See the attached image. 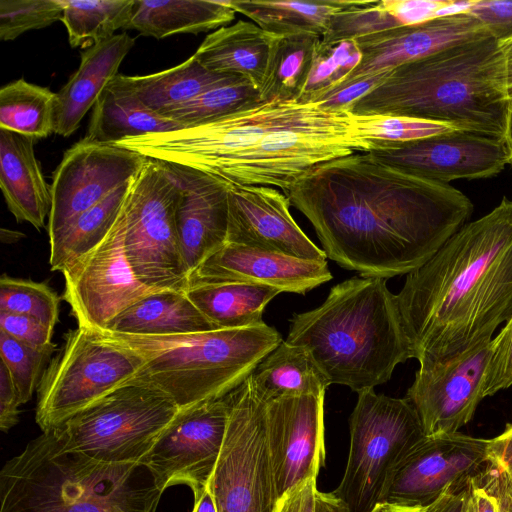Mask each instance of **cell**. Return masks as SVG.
<instances>
[{"label":"cell","instance_id":"obj_1","mask_svg":"<svg viewBox=\"0 0 512 512\" xmlns=\"http://www.w3.org/2000/svg\"><path fill=\"white\" fill-rule=\"evenodd\" d=\"M286 195L311 222L327 258L385 279L425 264L473 212L461 191L402 172L369 152L315 166Z\"/></svg>","mask_w":512,"mask_h":512},{"label":"cell","instance_id":"obj_2","mask_svg":"<svg viewBox=\"0 0 512 512\" xmlns=\"http://www.w3.org/2000/svg\"><path fill=\"white\" fill-rule=\"evenodd\" d=\"M411 358L441 362L491 341L512 316V200L466 223L396 295Z\"/></svg>","mask_w":512,"mask_h":512},{"label":"cell","instance_id":"obj_3","mask_svg":"<svg viewBox=\"0 0 512 512\" xmlns=\"http://www.w3.org/2000/svg\"><path fill=\"white\" fill-rule=\"evenodd\" d=\"M509 106L503 52L488 35L395 67L349 111L419 118L504 138Z\"/></svg>","mask_w":512,"mask_h":512},{"label":"cell","instance_id":"obj_4","mask_svg":"<svg viewBox=\"0 0 512 512\" xmlns=\"http://www.w3.org/2000/svg\"><path fill=\"white\" fill-rule=\"evenodd\" d=\"M386 280L362 276L336 284L320 306L293 315L285 341L306 347L331 384L359 392L386 383L411 358Z\"/></svg>","mask_w":512,"mask_h":512},{"label":"cell","instance_id":"obj_5","mask_svg":"<svg viewBox=\"0 0 512 512\" xmlns=\"http://www.w3.org/2000/svg\"><path fill=\"white\" fill-rule=\"evenodd\" d=\"M140 464L61 451L42 432L0 472V512H155L161 493Z\"/></svg>","mask_w":512,"mask_h":512},{"label":"cell","instance_id":"obj_6","mask_svg":"<svg viewBox=\"0 0 512 512\" xmlns=\"http://www.w3.org/2000/svg\"><path fill=\"white\" fill-rule=\"evenodd\" d=\"M103 333L143 358L134 381L161 391L180 410L229 394L283 341L265 322L164 336Z\"/></svg>","mask_w":512,"mask_h":512},{"label":"cell","instance_id":"obj_7","mask_svg":"<svg viewBox=\"0 0 512 512\" xmlns=\"http://www.w3.org/2000/svg\"><path fill=\"white\" fill-rule=\"evenodd\" d=\"M144 365L131 348L100 331L77 326L44 369L35 420L49 432L118 388L133 382Z\"/></svg>","mask_w":512,"mask_h":512},{"label":"cell","instance_id":"obj_8","mask_svg":"<svg viewBox=\"0 0 512 512\" xmlns=\"http://www.w3.org/2000/svg\"><path fill=\"white\" fill-rule=\"evenodd\" d=\"M180 409L139 381L124 385L49 431L64 452L110 464H139Z\"/></svg>","mask_w":512,"mask_h":512},{"label":"cell","instance_id":"obj_9","mask_svg":"<svg viewBox=\"0 0 512 512\" xmlns=\"http://www.w3.org/2000/svg\"><path fill=\"white\" fill-rule=\"evenodd\" d=\"M180 188L168 163L148 158L131 181L121 215L135 277L151 288L186 292L188 274L175 220Z\"/></svg>","mask_w":512,"mask_h":512},{"label":"cell","instance_id":"obj_10","mask_svg":"<svg viewBox=\"0 0 512 512\" xmlns=\"http://www.w3.org/2000/svg\"><path fill=\"white\" fill-rule=\"evenodd\" d=\"M357 394L349 418L348 460L333 493L351 512H369L379 502L393 466L425 434L407 397L377 394L373 388Z\"/></svg>","mask_w":512,"mask_h":512},{"label":"cell","instance_id":"obj_11","mask_svg":"<svg viewBox=\"0 0 512 512\" xmlns=\"http://www.w3.org/2000/svg\"><path fill=\"white\" fill-rule=\"evenodd\" d=\"M222 450L208 484L217 512H276L277 493L266 434V403L250 376L229 394Z\"/></svg>","mask_w":512,"mask_h":512},{"label":"cell","instance_id":"obj_12","mask_svg":"<svg viewBox=\"0 0 512 512\" xmlns=\"http://www.w3.org/2000/svg\"><path fill=\"white\" fill-rule=\"evenodd\" d=\"M229 414L228 394L178 412L139 462L161 494L170 486L185 484L196 497L208 487Z\"/></svg>","mask_w":512,"mask_h":512},{"label":"cell","instance_id":"obj_13","mask_svg":"<svg viewBox=\"0 0 512 512\" xmlns=\"http://www.w3.org/2000/svg\"><path fill=\"white\" fill-rule=\"evenodd\" d=\"M489 446L490 439L460 432L425 435L393 466L378 503L429 507L450 487L487 469Z\"/></svg>","mask_w":512,"mask_h":512},{"label":"cell","instance_id":"obj_14","mask_svg":"<svg viewBox=\"0 0 512 512\" xmlns=\"http://www.w3.org/2000/svg\"><path fill=\"white\" fill-rule=\"evenodd\" d=\"M124 238L120 211L107 236L61 272L65 279L64 299L78 326L103 332L122 311L162 291L135 277L126 257Z\"/></svg>","mask_w":512,"mask_h":512},{"label":"cell","instance_id":"obj_15","mask_svg":"<svg viewBox=\"0 0 512 512\" xmlns=\"http://www.w3.org/2000/svg\"><path fill=\"white\" fill-rule=\"evenodd\" d=\"M493 339L445 361L421 363L406 397L425 435L455 433L474 416L485 397Z\"/></svg>","mask_w":512,"mask_h":512},{"label":"cell","instance_id":"obj_16","mask_svg":"<svg viewBox=\"0 0 512 512\" xmlns=\"http://www.w3.org/2000/svg\"><path fill=\"white\" fill-rule=\"evenodd\" d=\"M148 157L115 144L82 139L69 148L51 183L48 235L99 203L119 186L131 181Z\"/></svg>","mask_w":512,"mask_h":512},{"label":"cell","instance_id":"obj_17","mask_svg":"<svg viewBox=\"0 0 512 512\" xmlns=\"http://www.w3.org/2000/svg\"><path fill=\"white\" fill-rule=\"evenodd\" d=\"M369 153L402 172L442 184L457 179L492 177L510 162L504 138L457 129L383 145Z\"/></svg>","mask_w":512,"mask_h":512},{"label":"cell","instance_id":"obj_18","mask_svg":"<svg viewBox=\"0 0 512 512\" xmlns=\"http://www.w3.org/2000/svg\"><path fill=\"white\" fill-rule=\"evenodd\" d=\"M324 398L298 396L266 404V434L279 498L325 464Z\"/></svg>","mask_w":512,"mask_h":512},{"label":"cell","instance_id":"obj_19","mask_svg":"<svg viewBox=\"0 0 512 512\" xmlns=\"http://www.w3.org/2000/svg\"><path fill=\"white\" fill-rule=\"evenodd\" d=\"M288 196L273 187L229 186L226 243L306 260L325 261L290 213Z\"/></svg>","mask_w":512,"mask_h":512},{"label":"cell","instance_id":"obj_20","mask_svg":"<svg viewBox=\"0 0 512 512\" xmlns=\"http://www.w3.org/2000/svg\"><path fill=\"white\" fill-rule=\"evenodd\" d=\"M332 277L326 260H306L226 243L189 275L188 288L218 283H251L281 292L305 294Z\"/></svg>","mask_w":512,"mask_h":512},{"label":"cell","instance_id":"obj_21","mask_svg":"<svg viewBox=\"0 0 512 512\" xmlns=\"http://www.w3.org/2000/svg\"><path fill=\"white\" fill-rule=\"evenodd\" d=\"M488 35L491 34L479 20L461 13L356 38L361 61L337 87Z\"/></svg>","mask_w":512,"mask_h":512},{"label":"cell","instance_id":"obj_22","mask_svg":"<svg viewBox=\"0 0 512 512\" xmlns=\"http://www.w3.org/2000/svg\"><path fill=\"white\" fill-rule=\"evenodd\" d=\"M169 165L180 181L175 220L189 277L226 244L229 185L194 169Z\"/></svg>","mask_w":512,"mask_h":512},{"label":"cell","instance_id":"obj_23","mask_svg":"<svg viewBox=\"0 0 512 512\" xmlns=\"http://www.w3.org/2000/svg\"><path fill=\"white\" fill-rule=\"evenodd\" d=\"M135 44L123 32L81 53L78 69L55 93L53 132L68 137L80 126L86 113L94 107L105 87L118 74V69Z\"/></svg>","mask_w":512,"mask_h":512},{"label":"cell","instance_id":"obj_24","mask_svg":"<svg viewBox=\"0 0 512 512\" xmlns=\"http://www.w3.org/2000/svg\"><path fill=\"white\" fill-rule=\"evenodd\" d=\"M36 142L0 128V187L6 205L18 222L40 230L49 217L52 197L35 156Z\"/></svg>","mask_w":512,"mask_h":512},{"label":"cell","instance_id":"obj_25","mask_svg":"<svg viewBox=\"0 0 512 512\" xmlns=\"http://www.w3.org/2000/svg\"><path fill=\"white\" fill-rule=\"evenodd\" d=\"M182 128L179 122L148 108L136 94L129 76L117 74L94 105L83 139L115 144L128 138Z\"/></svg>","mask_w":512,"mask_h":512},{"label":"cell","instance_id":"obj_26","mask_svg":"<svg viewBox=\"0 0 512 512\" xmlns=\"http://www.w3.org/2000/svg\"><path fill=\"white\" fill-rule=\"evenodd\" d=\"M273 39L257 24L239 20L208 34L193 55L206 69L243 78L260 90Z\"/></svg>","mask_w":512,"mask_h":512},{"label":"cell","instance_id":"obj_27","mask_svg":"<svg viewBox=\"0 0 512 512\" xmlns=\"http://www.w3.org/2000/svg\"><path fill=\"white\" fill-rule=\"evenodd\" d=\"M264 403L288 397L325 395L330 380L304 346L283 340L250 375Z\"/></svg>","mask_w":512,"mask_h":512},{"label":"cell","instance_id":"obj_28","mask_svg":"<svg viewBox=\"0 0 512 512\" xmlns=\"http://www.w3.org/2000/svg\"><path fill=\"white\" fill-rule=\"evenodd\" d=\"M217 330L186 292L162 290L150 294L117 315L105 331L164 336Z\"/></svg>","mask_w":512,"mask_h":512},{"label":"cell","instance_id":"obj_29","mask_svg":"<svg viewBox=\"0 0 512 512\" xmlns=\"http://www.w3.org/2000/svg\"><path fill=\"white\" fill-rule=\"evenodd\" d=\"M229 0H135L129 28L162 39L217 30L235 18Z\"/></svg>","mask_w":512,"mask_h":512},{"label":"cell","instance_id":"obj_30","mask_svg":"<svg viewBox=\"0 0 512 512\" xmlns=\"http://www.w3.org/2000/svg\"><path fill=\"white\" fill-rule=\"evenodd\" d=\"M356 1L229 0V4L271 34L311 33L322 37L333 16Z\"/></svg>","mask_w":512,"mask_h":512},{"label":"cell","instance_id":"obj_31","mask_svg":"<svg viewBox=\"0 0 512 512\" xmlns=\"http://www.w3.org/2000/svg\"><path fill=\"white\" fill-rule=\"evenodd\" d=\"M280 290L251 283H218L188 288L186 295L216 329L263 323L266 305Z\"/></svg>","mask_w":512,"mask_h":512},{"label":"cell","instance_id":"obj_32","mask_svg":"<svg viewBox=\"0 0 512 512\" xmlns=\"http://www.w3.org/2000/svg\"><path fill=\"white\" fill-rule=\"evenodd\" d=\"M129 80L141 101L164 116L205 91L245 79L212 72L192 55L173 68L146 76H129Z\"/></svg>","mask_w":512,"mask_h":512},{"label":"cell","instance_id":"obj_33","mask_svg":"<svg viewBox=\"0 0 512 512\" xmlns=\"http://www.w3.org/2000/svg\"><path fill=\"white\" fill-rule=\"evenodd\" d=\"M131 181L116 188L49 237L52 271L62 272L107 236L120 214Z\"/></svg>","mask_w":512,"mask_h":512},{"label":"cell","instance_id":"obj_34","mask_svg":"<svg viewBox=\"0 0 512 512\" xmlns=\"http://www.w3.org/2000/svg\"><path fill=\"white\" fill-rule=\"evenodd\" d=\"M321 37L311 33L275 35L263 84L262 101H299L311 73Z\"/></svg>","mask_w":512,"mask_h":512},{"label":"cell","instance_id":"obj_35","mask_svg":"<svg viewBox=\"0 0 512 512\" xmlns=\"http://www.w3.org/2000/svg\"><path fill=\"white\" fill-rule=\"evenodd\" d=\"M69 44L85 50L129 28L135 0H63Z\"/></svg>","mask_w":512,"mask_h":512},{"label":"cell","instance_id":"obj_36","mask_svg":"<svg viewBox=\"0 0 512 512\" xmlns=\"http://www.w3.org/2000/svg\"><path fill=\"white\" fill-rule=\"evenodd\" d=\"M55 93L18 79L0 90V128L36 141L53 132Z\"/></svg>","mask_w":512,"mask_h":512},{"label":"cell","instance_id":"obj_37","mask_svg":"<svg viewBox=\"0 0 512 512\" xmlns=\"http://www.w3.org/2000/svg\"><path fill=\"white\" fill-rule=\"evenodd\" d=\"M261 102L260 92L246 80L221 85L200 94L164 116L186 127L216 121Z\"/></svg>","mask_w":512,"mask_h":512},{"label":"cell","instance_id":"obj_38","mask_svg":"<svg viewBox=\"0 0 512 512\" xmlns=\"http://www.w3.org/2000/svg\"><path fill=\"white\" fill-rule=\"evenodd\" d=\"M351 125L354 136L368 145V152L383 145L419 140L456 130L443 123L397 115H352Z\"/></svg>","mask_w":512,"mask_h":512},{"label":"cell","instance_id":"obj_39","mask_svg":"<svg viewBox=\"0 0 512 512\" xmlns=\"http://www.w3.org/2000/svg\"><path fill=\"white\" fill-rule=\"evenodd\" d=\"M361 58V51L354 40L335 43H324L320 40L307 85L299 102L317 103L343 82L358 66Z\"/></svg>","mask_w":512,"mask_h":512},{"label":"cell","instance_id":"obj_40","mask_svg":"<svg viewBox=\"0 0 512 512\" xmlns=\"http://www.w3.org/2000/svg\"><path fill=\"white\" fill-rule=\"evenodd\" d=\"M59 296L45 283L14 278H0V311L34 317L54 328L59 321Z\"/></svg>","mask_w":512,"mask_h":512},{"label":"cell","instance_id":"obj_41","mask_svg":"<svg viewBox=\"0 0 512 512\" xmlns=\"http://www.w3.org/2000/svg\"><path fill=\"white\" fill-rule=\"evenodd\" d=\"M53 352L30 347L0 331L1 362L8 369L21 404L38 388L43 367Z\"/></svg>","mask_w":512,"mask_h":512},{"label":"cell","instance_id":"obj_42","mask_svg":"<svg viewBox=\"0 0 512 512\" xmlns=\"http://www.w3.org/2000/svg\"><path fill=\"white\" fill-rule=\"evenodd\" d=\"M63 0H1L0 39L14 40L21 34L50 26L62 18Z\"/></svg>","mask_w":512,"mask_h":512},{"label":"cell","instance_id":"obj_43","mask_svg":"<svg viewBox=\"0 0 512 512\" xmlns=\"http://www.w3.org/2000/svg\"><path fill=\"white\" fill-rule=\"evenodd\" d=\"M512 385V316L493 338V352L488 365L484 396H492Z\"/></svg>","mask_w":512,"mask_h":512},{"label":"cell","instance_id":"obj_44","mask_svg":"<svg viewBox=\"0 0 512 512\" xmlns=\"http://www.w3.org/2000/svg\"><path fill=\"white\" fill-rule=\"evenodd\" d=\"M0 331L39 350L54 352V328L27 315L0 311Z\"/></svg>","mask_w":512,"mask_h":512},{"label":"cell","instance_id":"obj_45","mask_svg":"<svg viewBox=\"0 0 512 512\" xmlns=\"http://www.w3.org/2000/svg\"><path fill=\"white\" fill-rule=\"evenodd\" d=\"M467 13L479 20L498 42L512 38V1L473 0Z\"/></svg>","mask_w":512,"mask_h":512},{"label":"cell","instance_id":"obj_46","mask_svg":"<svg viewBox=\"0 0 512 512\" xmlns=\"http://www.w3.org/2000/svg\"><path fill=\"white\" fill-rule=\"evenodd\" d=\"M390 71L357 79L337 87L324 95L317 103L329 109H348L359 98L382 83Z\"/></svg>","mask_w":512,"mask_h":512},{"label":"cell","instance_id":"obj_47","mask_svg":"<svg viewBox=\"0 0 512 512\" xmlns=\"http://www.w3.org/2000/svg\"><path fill=\"white\" fill-rule=\"evenodd\" d=\"M479 480L497 500L500 512H512V475L507 469L490 461Z\"/></svg>","mask_w":512,"mask_h":512},{"label":"cell","instance_id":"obj_48","mask_svg":"<svg viewBox=\"0 0 512 512\" xmlns=\"http://www.w3.org/2000/svg\"><path fill=\"white\" fill-rule=\"evenodd\" d=\"M18 392L6 366L0 364V429L8 432L19 421L20 406Z\"/></svg>","mask_w":512,"mask_h":512},{"label":"cell","instance_id":"obj_49","mask_svg":"<svg viewBox=\"0 0 512 512\" xmlns=\"http://www.w3.org/2000/svg\"><path fill=\"white\" fill-rule=\"evenodd\" d=\"M317 478H308L286 492L276 512H316Z\"/></svg>","mask_w":512,"mask_h":512},{"label":"cell","instance_id":"obj_50","mask_svg":"<svg viewBox=\"0 0 512 512\" xmlns=\"http://www.w3.org/2000/svg\"><path fill=\"white\" fill-rule=\"evenodd\" d=\"M469 481L447 489L427 508V512H467Z\"/></svg>","mask_w":512,"mask_h":512},{"label":"cell","instance_id":"obj_51","mask_svg":"<svg viewBox=\"0 0 512 512\" xmlns=\"http://www.w3.org/2000/svg\"><path fill=\"white\" fill-rule=\"evenodd\" d=\"M467 512H500L497 500L480 482L479 476L469 481Z\"/></svg>","mask_w":512,"mask_h":512},{"label":"cell","instance_id":"obj_52","mask_svg":"<svg viewBox=\"0 0 512 512\" xmlns=\"http://www.w3.org/2000/svg\"><path fill=\"white\" fill-rule=\"evenodd\" d=\"M489 457L491 462L512 474V424H507L499 436L490 439Z\"/></svg>","mask_w":512,"mask_h":512},{"label":"cell","instance_id":"obj_53","mask_svg":"<svg viewBox=\"0 0 512 512\" xmlns=\"http://www.w3.org/2000/svg\"><path fill=\"white\" fill-rule=\"evenodd\" d=\"M316 512H351L346 504L333 492L317 491Z\"/></svg>","mask_w":512,"mask_h":512},{"label":"cell","instance_id":"obj_54","mask_svg":"<svg viewBox=\"0 0 512 512\" xmlns=\"http://www.w3.org/2000/svg\"><path fill=\"white\" fill-rule=\"evenodd\" d=\"M504 56L506 88L509 99H512V38L499 42Z\"/></svg>","mask_w":512,"mask_h":512},{"label":"cell","instance_id":"obj_55","mask_svg":"<svg viewBox=\"0 0 512 512\" xmlns=\"http://www.w3.org/2000/svg\"><path fill=\"white\" fill-rule=\"evenodd\" d=\"M192 512H217L211 492L207 487L201 494L194 497Z\"/></svg>","mask_w":512,"mask_h":512},{"label":"cell","instance_id":"obj_56","mask_svg":"<svg viewBox=\"0 0 512 512\" xmlns=\"http://www.w3.org/2000/svg\"><path fill=\"white\" fill-rule=\"evenodd\" d=\"M427 508L406 507L390 503H377L369 512H427Z\"/></svg>","mask_w":512,"mask_h":512},{"label":"cell","instance_id":"obj_57","mask_svg":"<svg viewBox=\"0 0 512 512\" xmlns=\"http://www.w3.org/2000/svg\"><path fill=\"white\" fill-rule=\"evenodd\" d=\"M504 139H505V142L507 144L509 154H510L509 164L512 165V99L510 100V106H509V111H508Z\"/></svg>","mask_w":512,"mask_h":512},{"label":"cell","instance_id":"obj_58","mask_svg":"<svg viewBox=\"0 0 512 512\" xmlns=\"http://www.w3.org/2000/svg\"><path fill=\"white\" fill-rule=\"evenodd\" d=\"M2 230L7 233V239L4 242H15V241H18L19 238H22L25 236L24 234H22L18 231L6 230L4 228Z\"/></svg>","mask_w":512,"mask_h":512},{"label":"cell","instance_id":"obj_59","mask_svg":"<svg viewBox=\"0 0 512 512\" xmlns=\"http://www.w3.org/2000/svg\"><path fill=\"white\" fill-rule=\"evenodd\" d=\"M511 474V473H510ZM512 475V474H511Z\"/></svg>","mask_w":512,"mask_h":512}]
</instances>
